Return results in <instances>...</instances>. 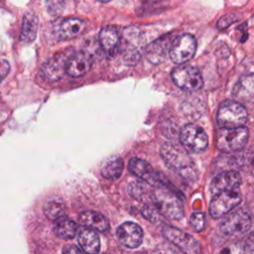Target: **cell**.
Returning a JSON list of instances; mask_svg holds the SVG:
<instances>
[{"instance_id":"cell-1","label":"cell","mask_w":254,"mask_h":254,"mask_svg":"<svg viewBox=\"0 0 254 254\" xmlns=\"http://www.w3.org/2000/svg\"><path fill=\"white\" fill-rule=\"evenodd\" d=\"M165 218L171 220H180L184 216V207L182 198L177 190L169 184H159L153 186L152 197L150 203Z\"/></svg>"},{"instance_id":"cell-2","label":"cell","mask_w":254,"mask_h":254,"mask_svg":"<svg viewBox=\"0 0 254 254\" xmlns=\"http://www.w3.org/2000/svg\"><path fill=\"white\" fill-rule=\"evenodd\" d=\"M161 156L165 164L183 179L189 182H195L197 178L196 169L188 154L177 146L164 144L161 148Z\"/></svg>"},{"instance_id":"cell-3","label":"cell","mask_w":254,"mask_h":254,"mask_svg":"<svg viewBox=\"0 0 254 254\" xmlns=\"http://www.w3.org/2000/svg\"><path fill=\"white\" fill-rule=\"evenodd\" d=\"M249 130L241 126L236 128L221 127L216 133V147L226 153L242 150L248 141Z\"/></svg>"},{"instance_id":"cell-4","label":"cell","mask_w":254,"mask_h":254,"mask_svg":"<svg viewBox=\"0 0 254 254\" xmlns=\"http://www.w3.org/2000/svg\"><path fill=\"white\" fill-rule=\"evenodd\" d=\"M217 123L220 127L236 128L244 126L248 119V112L244 105L237 101L227 100L220 104L217 115Z\"/></svg>"},{"instance_id":"cell-5","label":"cell","mask_w":254,"mask_h":254,"mask_svg":"<svg viewBox=\"0 0 254 254\" xmlns=\"http://www.w3.org/2000/svg\"><path fill=\"white\" fill-rule=\"evenodd\" d=\"M172 79L174 83L183 90L192 92L200 89L203 85V79L194 66L189 64H180L172 70Z\"/></svg>"},{"instance_id":"cell-6","label":"cell","mask_w":254,"mask_h":254,"mask_svg":"<svg viewBox=\"0 0 254 254\" xmlns=\"http://www.w3.org/2000/svg\"><path fill=\"white\" fill-rule=\"evenodd\" d=\"M252 219L248 211L237 209L228 214L220 223L219 229L222 234L230 237H239L247 233L251 228Z\"/></svg>"},{"instance_id":"cell-7","label":"cell","mask_w":254,"mask_h":254,"mask_svg":"<svg viewBox=\"0 0 254 254\" xmlns=\"http://www.w3.org/2000/svg\"><path fill=\"white\" fill-rule=\"evenodd\" d=\"M180 142L185 150L190 153H200L204 151L208 145L207 135L204 130L191 123L185 125L181 129Z\"/></svg>"},{"instance_id":"cell-8","label":"cell","mask_w":254,"mask_h":254,"mask_svg":"<svg viewBox=\"0 0 254 254\" xmlns=\"http://www.w3.org/2000/svg\"><path fill=\"white\" fill-rule=\"evenodd\" d=\"M196 51V40L190 34H184L171 43L169 56L171 60L178 64H186L191 60Z\"/></svg>"},{"instance_id":"cell-9","label":"cell","mask_w":254,"mask_h":254,"mask_svg":"<svg viewBox=\"0 0 254 254\" xmlns=\"http://www.w3.org/2000/svg\"><path fill=\"white\" fill-rule=\"evenodd\" d=\"M141 35L136 28H128L124 31L123 37L120 38L119 49L123 54V60L127 64H136L140 60Z\"/></svg>"},{"instance_id":"cell-10","label":"cell","mask_w":254,"mask_h":254,"mask_svg":"<svg viewBox=\"0 0 254 254\" xmlns=\"http://www.w3.org/2000/svg\"><path fill=\"white\" fill-rule=\"evenodd\" d=\"M240 201L241 195L236 190L217 192L209 203V213L213 218L222 217L237 206Z\"/></svg>"},{"instance_id":"cell-11","label":"cell","mask_w":254,"mask_h":254,"mask_svg":"<svg viewBox=\"0 0 254 254\" xmlns=\"http://www.w3.org/2000/svg\"><path fill=\"white\" fill-rule=\"evenodd\" d=\"M73 52L64 51L48 60L41 68L42 76L50 82L60 80L66 72V64Z\"/></svg>"},{"instance_id":"cell-12","label":"cell","mask_w":254,"mask_h":254,"mask_svg":"<svg viewBox=\"0 0 254 254\" xmlns=\"http://www.w3.org/2000/svg\"><path fill=\"white\" fill-rule=\"evenodd\" d=\"M162 233L168 241L173 243L183 252L190 254L200 252V246L198 242L192 236L180 230L179 228L166 225L163 227Z\"/></svg>"},{"instance_id":"cell-13","label":"cell","mask_w":254,"mask_h":254,"mask_svg":"<svg viewBox=\"0 0 254 254\" xmlns=\"http://www.w3.org/2000/svg\"><path fill=\"white\" fill-rule=\"evenodd\" d=\"M128 169L134 176H136L141 181L151 186H156L159 184H168V182L166 183V180L161 174L156 172L148 162L142 159L132 158L129 161Z\"/></svg>"},{"instance_id":"cell-14","label":"cell","mask_w":254,"mask_h":254,"mask_svg":"<svg viewBox=\"0 0 254 254\" xmlns=\"http://www.w3.org/2000/svg\"><path fill=\"white\" fill-rule=\"evenodd\" d=\"M116 235L119 243L129 249L137 248L143 241V230L142 228L131 221L122 223L116 231Z\"/></svg>"},{"instance_id":"cell-15","label":"cell","mask_w":254,"mask_h":254,"mask_svg":"<svg viewBox=\"0 0 254 254\" xmlns=\"http://www.w3.org/2000/svg\"><path fill=\"white\" fill-rule=\"evenodd\" d=\"M92 58L87 52L72 53L66 64V73L72 77L85 74L91 67Z\"/></svg>"},{"instance_id":"cell-16","label":"cell","mask_w":254,"mask_h":254,"mask_svg":"<svg viewBox=\"0 0 254 254\" xmlns=\"http://www.w3.org/2000/svg\"><path fill=\"white\" fill-rule=\"evenodd\" d=\"M240 176L233 171H226L215 176L209 186L210 192L215 194L224 190H236L240 186Z\"/></svg>"},{"instance_id":"cell-17","label":"cell","mask_w":254,"mask_h":254,"mask_svg":"<svg viewBox=\"0 0 254 254\" xmlns=\"http://www.w3.org/2000/svg\"><path fill=\"white\" fill-rule=\"evenodd\" d=\"M171 37L170 36H163L154 42H152L145 51L146 58L149 62H151L154 64H158L163 63L167 55L169 54V49L171 46Z\"/></svg>"},{"instance_id":"cell-18","label":"cell","mask_w":254,"mask_h":254,"mask_svg":"<svg viewBox=\"0 0 254 254\" xmlns=\"http://www.w3.org/2000/svg\"><path fill=\"white\" fill-rule=\"evenodd\" d=\"M85 28L82 20L77 18H68L60 23L55 29V35L59 40H70L79 36Z\"/></svg>"},{"instance_id":"cell-19","label":"cell","mask_w":254,"mask_h":254,"mask_svg":"<svg viewBox=\"0 0 254 254\" xmlns=\"http://www.w3.org/2000/svg\"><path fill=\"white\" fill-rule=\"evenodd\" d=\"M99 44L108 58L114 57L119 51L120 36L114 27H105L99 33Z\"/></svg>"},{"instance_id":"cell-20","label":"cell","mask_w":254,"mask_h":254,"mask_svg":"<svg viewBox=\"0 0 254 254\" xmlns=\"http://www.w3.org/2000/svg\"><path fill=\"white\" fill-rule=\"evenodd\" d=\"M78 222L83 226L100 232H105L109 228L108 219L102 213L94 210L80 212L78 215Z\"/></svg>"},{"instance_id":"cell-21","label":"cell","mask_w":254,"mask_h":254,"mask_svg":"<svg viewBox=\"0 0 254 254\" xmlns=\"http://www.w3.org/2000/svg\"><path fill=\"white\" fill-rule=\"evenodd\" d=\"M79 247L83 252L95 254L100 250V239L95 230L91 228H83L78 233Z\"/></svg>"},{"instance_id":"cell-22","label":"cell","mask_w":254,"mask_h":254,"mask_svg":"<svg viewBox=\"0 0 254 254\" xmlns=\"http://www.w3.org/2000/svg\"><path fill=\"white\" fill-rule=\"evenodd\" d=\"M232 94L238 101H251L253 98V74L249 73L241 76L235 84Z\"/></svg>"},{"instance_id":"cell-23","label":"cell","mask_w":254,"mask_h":254,"mask_svg":"<svg viewBox=\"0 0 254 254\" xmlns=\"http://www.w3.org/2000/svg\"><path fill=\"white\" fill-rule=\"evenodd\" d=\"M124 169V163L121 157L111 156L107 158L100 167L101 176L107 180H117L120 178Z\"/></svg>"},{"instance_id":"cell-24","label":"cell","mask_w":254,"mask_h":254,"mask_svg":"<svg viewBox=\"0 0 254 254\" xmlns=\"http://www.w3.org/2000/svg\"><path fill=\"white\" fill-rule=\"evenodd\" d=\"M38 17L34 13L28 12L25 14L23 19L22 31L20 35V40L23 43L30 44L35 40L38 30Z\"/></svg>"},{"instance_id":"cell-25","label":"cell","mask_w":254,"mask_h":254,"mask_svg":"<svg viewBox=\"0 0 254 254\" xmlns=\"http://www.w3.org/2000/svg\"><path fill=\"white\" fill-rule=\"evenodd\" d=\"M76 223L64 215L56 219L54 224L55 234L62 239H72L76 233Z\"/></svg>"},{"instance_id":"cell-26","label":"cell","mask_w":254,"mask_h":254,"mask_svg":"<svg viewBox=\"0 0 254 254\" xmlns=\"http://www.w3.org/2000/svg\"><path fill=\"white\" fill-rule=\"evenodd\" d=\"M129 193L137 200L149 204L152 197L153 186L145 182H132L128 187Z\"/></svg>"},{"instance_id":"cell-27","label":"cell","mask_w":254,"mask_h":254,"mask_svg":"<svg viewBox=\"0 0 254 254\" xmlns=\"http://www.w3.org/2000/svg\"><path fill=\"white\" fill-rule=\"evenodd\" d=\"M46 216L51 220H56L65 214V206L59 200H50L44 206Z\"/></svg>"},{"instance_id":"cell-28","label":"cell","mask_w":254,"mask_h":254,"mask_svg":"<svg viewBox=\"0 0 254 254\" xmlns=\"http://www.w3.org/2000/svg\"><path fill=\"white\" fill-rule=\"evenodd\" d=\"M142 214L147 218L149 221L153 223H158V222H163L164 216L151 204H144L142 208Z\"/></svg>"},{"instance_id":"cell-29","label":"cell","mask_w":254,"mask_h":254,"mask_svg":"<svg viewBox=\"0 0 254 254\" xmlns=\"http://www.w3.org/2000/svg\"><path fill=\"white\" fill-rule=\"evenodd\" d=\"M46 5L48 12L52 16H59L65 7V0H47Z\"/></svg>"},{"instance_id":"cell-30","label":"cell","mask_w":254,"mask_h":254,"mask_svg":"<svg viewBox=\"0 0 254 254\" xmlns=\"http://www.w3.org/2000/svg\"><path fill=\"white\" fill-rule=\"evenodd\" d=\"M190 224L194 229V231L199 232L205 226V217L204 214L200 211L193 212L190 217Z\"/></svg>"},{"instance_id":"cell-31","label":"cell","mask_w":254,"mask_h":254,"mask_svg":"<svg viewBox=\"0 0 254 254\" xmlns=\"http://www.w3.org/2000/svg\"><path fill=\"white\" fill-rule=\"evenodd\" d=\"M236 21V18H235V15L234 14H231V15H226L224 17H222L218 23H217V27L219 29H225L227 28L228 26H230L232 23H234Z\"/></svg>"},{"instance_id":"cell-32","label":"cell","mask_w":254,"mask_h":254,"mask_svg":"<svg viewBox=\"0 0 254 254\" xmlns=\"http://www.w3.org/2000/svg\"><path fill=\"white\" fill-rule=\"evenodd\" d=\"M83 252L81 250L80 247L74 246V245H67L63 249V253H67V254H71V253H81Z\"/></svg>"},{"instance_id":"cell-33","label":"cell","mask_w":254,"mask_h":254,"mask_svg":"<svg viewBox=\"0 0 254 254\" xmlns=\"http://www.w3.org/2000/svg\"><path fill=\"white\" fill-rule=\"evenodd\" d=\"M9 69H10V66L8 63H3L2 64H0V81L6 76Z\"/></svg>"},{"instance_id":"cell-34","label":"cell","mask_w":254,"mask_h":254,"mask_svg":"<svg viewBox=\"0 0 254 254\" xmlns=\"http://www.w3.org/2000/svg\"><path fill=\"white\" fill-rule=\"evenodd\" d=\"M98 1H100V2H108L110 0H98Z\"/></svg>"}]
</instances>
